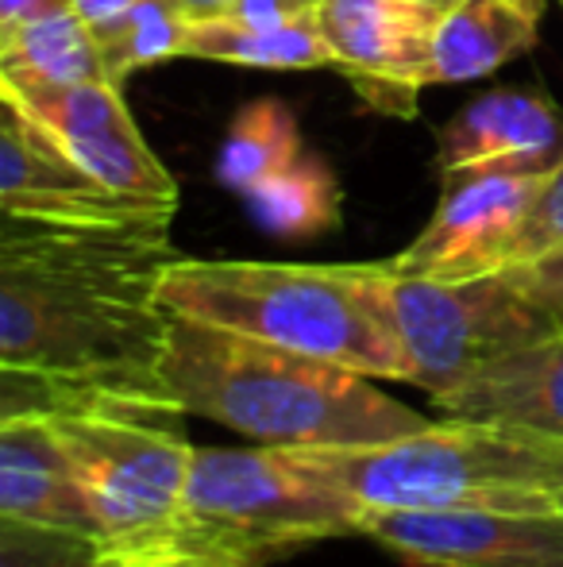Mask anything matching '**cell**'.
Here are the masks:
<instances>
[{"label": "cell", "instance_id": "6da1fadb", "mask_svg": "<svg viewBox=\"0 0 563 567\" xmlns=\"http://www.w3.org/2000/svg\"><path fill=\"white\" fill-rule=\"evenodd\" d=\"M170 228H62L4 217L0 371L178 413L158 386ZM181 417V413H178Z\"/></svg>", "mask_w": 563, "mask_h": 567}, {"label": "cell", "instance_id": "7a4b0ae2", "mask_svg": "<svg viewBox=\"0 0 563 567\" xmlns=\"http://www.w3.org/2000/svg\"><path fill=\"white\" fill-rule=\"evenodd\" d=\"M163 398L267 449H359L432 425L371 374L170 313Z\"/></svg>", "mask_w": 563, "mask_h": 567}, {"label": "cell", "instance_id": "3957f363", "mask_svg": "<svg viewBox=\"0 0 563 567\" xmlns=\"http://www.w3.org/2000/svg\"><path fill=\"white\" fill-rule=\"evenodd\" d=\"M174 317L352 367L371 379L409 382V359L386 324L371 262L174 259L158 278Z\"/></svg>", "mask_w": 563, "mask_h": 567}, {"label": "cell", "instance_id": "277c9868", "mask_svg": "<svg viewBox=\"0 0 563 567\" xmlns=\"http://www.w3.org/2000/svg\"><path fill=\"white\" fill-rule=\"evenodd\" d=\"M363 509H556L563 436L490 421H432L359 449H285Z\"/></svg>", "mask_w": 563, "mask_h": 567}, {"label": "cell", "instance_id": "5b68a950", "mask_svg": "<svg viewBox=\"0 0 563 567\" xmlns=\"http://www.w3.org/2000/svg\"><path fill=\"white\" fill-rule=\"evenodd\" d=\"M367 509L285 449H197L178 529L212 556L267 567L316 540L363 537Z\"/></svg>", "mask_w": 563, "mask_h": 567}, {"label": "cell", "instance_id": "8992f818", "mask_svg": "<svg viewBox=\"0 0 563 567\" xmlns=\"http://www.w3.org/2000/svg\"><path fill=\"white\" fill-rule=\"evenodd\" d=\"M371 282L386 324L409 359V386H421L428 398L563 329L560 317L536 306L505 270L414 278L386 262H371Z\"/></svg>", "mask_w": 563, "mask_h": 567}, {"label": "cell", "instance_id": "52a82bcc", "mask_svg": "<svg viewBox=\"0 0 563 567\" xmlns=\"http://www.w3.org/2000/svg\"><path fill=\"white\" fill-rule=\"evenodd\" d=\"M51 421L97 514L108 548H136L178 529L194 444L174 429L178 413L70 410Z\"/></svg>", "mask_w": 563, "mask_h": 567}, {"label": "cell", "instance_id": "ba28073f", "mask_svg": "<svg viewBox=\"0 0 563 567\" xmlns=\"http://www.w3.org/2000/svg\"><path fill=\"white\" fill-rule=\"evenodd\" d=\"M0 213L62 228H170L178 205L108 189L0 93Z\"/></svg>", "mask_w": 563, "mask_h": 567}, {"label": "cell", "instance_id": "9c48e42d", "mask_svg": "<svg viewBox=\"0 0 563 567\" xmlns=\"http://www.w3.org/2000/svg\"><path fill=\"white\" fill-rule=\"evenodd\" d=\"M549 171L471 166L444 174L440 205L386 267L414 278H475L505 270L518 228Z\"/></svg>", "mask_w": 563, "mask_h": 567}, {"label": "cell", "instance_id": "30bf717a", "mask_svg": "<svg viewBox=\"0 0 563 567\" xmlns=\"http://www.w3.org/2000/svg\"><path fill=\"white\" fill-rule=\"evenodd\" d=\"M363 537L409 567H563V506L367 509Z\"/></svg>", "mask_w": 563, "mask_h": 567}, {"label": "cell", "instance_id": "8fae6325", "mask_svg": "<svg viewBox=\"0 0 563 567\" xmlns=\"http://www.w3.org/2000/svg\"><path fill=\"white\" fill-rule=\"evenodd\" d=\"M321 31L363 105L386 116H417L432 85V47L444 12L417 0H324Z\"/></svg>", "mask_w": 563, "mask_h": 567}, {"label": "cell", "instance_id": "7c38bea8", "mask_svg": "<svg viewBox=\"0 0 563 567\" xmlns=\"http://www.w3.org/2000/svg\"><path fill=\"white\" fill-rule=\"evenodd\" d=\"M563 151V116L541 93L494 90L463 105L436 135L440 174L471 166L552 171Z\"/></svg>", "mask_w": 563, "mask_h": 567}, {"label": "cell", "instance_id": "4fadbf2b", "mask_svg": "<svg viewBox=\"0 0 563 567\" xmlns=\"http://www.w3.org/2000/svg\"><path fill=\"white\" fill-rule=\"evenodd\" d=\"M0 517L101 537L74 463L39 413L0 417Z\"/></svg>", "mask_w": 563, "mask_h": 567}, {"label": "cell", "instance_id": "5bb4252c", "mask_svg": "<svg viewBox=\"0 0 563 567\" xmlns=\"http://www.w3.org/2000/svg\"><path fill=\"white\" fill-rule=\"evenodd\" d=\"M432 405L451 421H490L563 436V329L494 359L467 382L436 394Z\"/></svg>", "mask_w": 563, "mask_h": 567}, {"label": "cell", "instance_id": "9a60e30c", "mask_svg": "<svg viewBox=\"0 0 563 567\" xmlns=\"http://www.w3.org/2000/svg\"><path fill=\"white\" fill-rule=\"evenodd\" d=\"M544 0H459L444 12L432 47V85L494 74L541 39Z\"/></svg>", "mask_w": 563, "mask_h": 567}, {"label": "cell", "instance_id": "2e32d148", "mask_svg": "<svg viewBox=\"0 0 563 567\" xmlns=\"http://www.w3.org/2000/svg\"><path fill=\"white\" fill-rule=\"evenodd\" d=\"M181 59L248 70H336L316 16L290 23H248L236 16H189Z\"/></svg>", "mask_w": 563, "mask_h": 567}, {"label": "cell", "instance_id": "e0dca14e", "mask_svg": "<svg viewBox=\"0 0 563 567\" xmlns=\"http://www.w3.org/2000/svg\"><path fill=\"white\" fill-rule=\"evenodd\" d=\"M0 74L39 78V82H108L93 28L70 0L39 8L12 31H0Z\"/></svg>", "mask_w": 563, "mask_h": 567}, {"label": "cell", "instance_id": "ac0fdd59", "mask_svg": "<svg viewBox=\"0 0 563 567\" xmlns=\"http://www.w3.org/2000/svg\"><path fill=\"white\" fill-rule=\"evenodd\" d=\"M243 205L256 225L282 239H313L340 225L344 194H340L336 171L321 155L293 158L285 171L271 174L256 189L243 194Z\"/></svg>", "mask_w": 563, "mask_h": 567}, {"label": "cell", "instance_id": "d6986e66", "mask_svg": "<svg viewBox=\"0 0 563 567\" xmlns=\"http://www.w3.org/2000/svg\"><path fill=\"white\" fill-rule=\"evenodd\" d=\"M301 158V127L290 105L267 97L256 105H243L236 113L232 127L225 135V147L217 158V178L225 182L232 194H248L271 174Z\"/></svg>", "mask_w": 563, "mask_h": 567}, {"label": "cell", "instance_id": "ffe728a7", "mask_svg": "<svg viewBox=\"0 0 563 567\" xmlns=\"http://www.w3.org/2000/svg\"><path fill=\"white\" fill-rule=\"evenodd\" d=\"M186 23L189 16L181 8H174L170 0H143L132 12H124L121 20L93 28L108 82L124 90V82L136 70H147L166 59H181Z\"/></svg>", "mask_w": 563, "mask_h": 567}, {"label": "cell", "instance_id": "44dd1931", "mask_svg": "<svg viewBox=\"0 0 563 567\" xmlns=\"http://www.w3.org/2000/svg\"><path fill=\"white\" fill-rule=\"evenodd\" d=\"M105 560L101 537L0 517V567H105Z\"/></svg>", "mask_w": 563, "mask_h": 567}, {"label": "cell", "instance_id": "7402d4cb", "mask_svg": "<svg viewBox=\"0 0 563 567\" xmlns=\"http://www.w3.org/2000/svg\"><path fill=\"white\" fill-rule=\"evenodd\" d=\"M549 255H563V151L556 166L544 174L541 189H536L533 205H529L525 220H521L505 270L521 267V262L549 259Z\"/></svg>", "mask_w": 563, "mask_h": 567}, {"label": "cell", "instance_id": "603a6c76", "mask_svg": "<svg viewBox=\"0 0 563 567\" xmlns=\"http://www.w3.org/2000/svg\"><path fill=\"white\" fill-rule=\"evenodd\" d=\"M105 567H240V564L205 553V548L189 545V540L163 537L136 548H108Z\"/></svg>", "mask_w": 563, "mask_h": 567}, {"label": "cell", "instance_id": "cb8c5ba5", "mask_svg": "<svg viewBox=\"0 0 563 567\" xmlns=\"http://www.w3.org/2000/svg\"><path fill=\"white\" fill-rule=\"evenodd\" d=\"M505 275L536 301L544 306L552 317L563 321V255H549V259H536V262H521V267H510Z\"/></svg>", "mask_w": 563, "mask_h": 567}, {"label": "cell", "instance_id": "d4e9b609", "mask_svg": "<svg viewBox=\"0 0 563 567\" xmlns=\"http://www.w3.org/2000/svg\"><path fill=\"white\" fill-rule=\"evenodd\" d=\"M324 0H232L220 16H236L248 23H290L301 16H316Z\"/></svg>", "mask_w": 563, "mask_h": 567}, {"label": "cell", "instance_id": "484cf974", "mask_svg": "<svg viewBox=\"0 0 563 567\" xmlns=\"http://www.w3.org/2000/svg\"><path fill=\"white\" fill-rule=\"evenodd\" d=\"M70 4H74V12L82 16L90 28H105V23L121 20L124 12H132L143 0H70Z\"/></svg>", "mask_w": 563, "mask_h": 567}, {"label": "cell", "instance_id": "4316f807", "mask_svg": "<svg viewBox=\"0 0 563 567\" xmlns=\"http://www.w3.org/2000/svg\"><path fill=\"white\" fill-rule=\"evenodd\" d=\"M46 4H54V0H0V31H12L15 23H23Z\"/></svg>", "mask_w": 563, "mask_h": 567}, {"label": "cell", "instance_id": "83f0119b", "mask_svg": "<svg viewBox=\"0 0 563 567\" xmlns=\"http://www.w3.org/2000/svg\"><path fill=\"white\" fill-rule=\"evenodd\" d=\"M174 8H181L186 16H220L232 0H170Z\"/></svg>", "mask_w": 563, "mask_h": 567}, {"label": "cell", "instance_id": "f1b7e54d", "mask_svg": "<svg viewBox=\"0 0 563 567\" xmlns=\"http://www.w3.org/2000/svg\"><path fill=\"white\" fill-rule=\"evenodd\" d=\"M417 4H432V8H440V12H448V8L459 4V0H417Z\"/></svg>", "mask_w": 563, "mask_h": 567}, {"label": "cell", "instance_id": "f546056e", "mask_svg": "<svg viewBox=\"0 0 563 567\" xmlns=\"http://www.w3.org/2000/svg\"><path fill=\"white\" fill-rule=\"evenodd\" d=\"M560 4H563V0H560Z\"/></svg>", "mask_w": 563, "mask_h": 567}]
</instances>
